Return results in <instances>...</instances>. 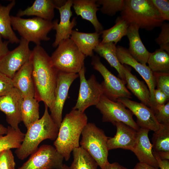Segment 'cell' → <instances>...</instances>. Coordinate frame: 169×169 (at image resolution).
<instances>
[{"label": "cell", "instance_id": "obj_1", "mask_svg": "<svg viewBox=\"0 0 169 169\" xmlns=\"http://www.w3.org/2000/svg\"><path fill=\"white\" fill-rule=\"evenodd\" d=\"M30 61L33 66L34 98L38 102H43L49 109L54 100L58 71L40 45H36L31 50Z\"/></svg>", "mask_w": 169, "mask_h": 169}, {"label": "cell", "instance_id": "obj_2", "mask_svg": "<svg viewBox=\"0 0 169 169\" xmlns=\"http://www.w3.org/2000/svg\"><path fill=\"white\" fill-rule=\"evenodd\" d=\"M87 122L84 112L73 109L62 120L54 145L66 161L69 159L71 152L79 146L80 136Z\"/></svg>", "mask_w": 169, "mask_h": 169}, {"label": "cell", "instance_id": "obj_3", "mask_svg": "<svg viewBox=\"0 0 169 169\" xmlns=\"http://www.w3.org/2000/svg\"><path fill=\"white\" fill-rule=\"evenodd\" d=\"M48 109L45 105L42 117L27 128L21 146L15 151L19 159L23 160L34 152L43 141L46 139L54 141L56 139L59 128L51 118Z\"/></svg>", "mask_w": 169, "mask_h": 169}, {"label": "cell", "instance_id": "obj_4", "mask_svg": "<svg viewBox=\"0 0 169 169\" xmlns=\"http://www.w3.org/2000/svg\"><path fill=\"white\" fill-rule=\"evenodd\" d=\"M121 17L129 25L148 31L160 27L164 21L150 0H125Z\"/></svg>", "mask_w": 169, "mask_h": 169}, {"label": "cell", "instance_id": "obj_5", "mask_svg": "<svg viewBox=\"0 0 169 169\" xmlns=\"http://www.w3.org/2000/svg\"><path fill=\"white\" fill-rule=\"evenodd\" d=\"M80 147L94 159L101 169H105L109 163L107 141L109 137L104 131L92 123H88L81 134Z\"/></svg>", "mask_w": 169, "mask_h": 169}, {"label": "cell", "instance_id": "obj_6", "mask_svg": "<svg viewBox=\"0 0 169 169\" xmlns=\"http://www.w3.org/2000/svg\"><path fill=\"white\" fill-rule=\"evenodd\" d=\"M85 57L69 38L59 43L50 57L58 71L78 74L84 66Z\"/></svg>", "mask_w": 169, "mask_h": 169}, {"label": "cell", "instance_id": "obj_7", "mask_svg": "<svg viewBox=\"0 0 169 169\" xmlns=\"http://www.w3.org/2000/svg\"><path fill=\"white\" fill-rule=\"evenodd\" d=\"M11 24L13 29L17 31L21 38L29 43L40 45L42 41H48L50 31L53 29L54 23L38 17L24 18L17 16H11Z\"/></svg>", "mask_w": 169, "mask_h": 169}, {"label": "cell", "instance_id": "obj_8", "mask_svg": "<svg viewBox=\"0 0 169 169\" xmlns=\"http://www.w3.org/2000/svg\"><path fill=\"white\" fill-rule=\"evenodd\" d=\"M91 64L104 79L100 84L104 95L114 101H116L120 98H132L131 93L125 87L124 82L112 74L101 62L98 56H93Z\"/></svg>", "mask_w": 169, "mask_h": 169}, {"label": "cell", "instance_id": "obj_9", "mask_svg": "<svg viewBox=\"0 0 169 169\" xmlns=\"http://www.w3.org/2000/svg\"><path fill=\"white\" fill-rule=\"evenodd\" d=\"M95 106L102 115L103 122H110L115 125L116 122H120L137 131L139 129L132 112L120 102L112 101L103 94Z\"/></svg>", "mask_w": 169, "mask_h": 169}, {"label": "cell", "instance_id": "obj_10", "mask_svg": "<svg viewBox=\"0 0 169 169\" xmlns=\"http://www.w3.org/2000/svg\"><path fill=\"white\" fill-rule=\"evenodd\" d=\"M85 68L83 67L79 72L80 87L78 98L72 109L84 112L85 110L98 103L103 92L100 84L97 82L95 75H91L87 80L85 76Z\"/></svg>", "mask_w": 169, "mask_h": 169}, {"label": "cell", "instance_id": "obj_11", "mask_svg": "<svg viewBox=\"0 0 169 169\" xmlns=\"http://www.w3.org/2000/svg\"><path fill=\"white\" fill-rule=\"evenodd\" d=\"M64 159L54 147L43 145L18 169H62Z\"/></svg>", "mask_w": 169, "mask_h": 169}, {"label": "cell", "instance_id": "obj_12", "mask_svg": "<svg viewBox=\"0 0 169 169\" xmlns=\"http://www.w3.org/2000/svg\"><path fill=\"white\" fill-rule=\"evenodd\" d=\"M31 52L29 42L21 38L19 45L0 59V73L12 79L21 67L29 61Z\"/></svg>", "mask_w": 169, "mask_h": 169}, {"label": "cell", "instance_id": "obj_13", "mask_svg": "<svg viewBox=\"0 0 169 169\" xmlns=\"http://www.w3.org/2000/svg\"><path fill=\"white\" fill-rule=\"evenodd\" d=\"M78 77V74L58 72L54 100L49 110L51 118L59 128L62 120L63 108L69 88Z\"/></svg>", "mask_w": 169, "mask_h": 169}, {"label": "cell", "instance_id": "obj_14", "mask_svg": "<svg viewBox=\"0 0 169 169\" xmlns=\"http://www.w3.org/2000/svg\"><path fill=\"white\" fill-rule=\"evenodd\" d=\"M117 58L122 64H127L133 67L142 77L149 88L150 95V108L153 109L156 104L154 96L156 86L153 73L146 65L143 64L136 60L129 53L126 49L121 46H116Z\"/></svg>", "mask_w": 169, "mask_h": 169}, {"label": "cell", "instance_id": "obj_15", "mask_svg": "<svg viewBox=\"0 0 169 169\" xmlns=\"http://www.w3.org/2000/svg\"><path fill=\"white\" fill-rule=\"evenodd\" d=\"M23 99L21 93L14 88L0 97V110L5 114L10 126L16 130L19 129L18 125L22 121L21 107Z\"/></svg>", "mask_w": 169, "mask_h": 169}, {"label": "cell", "instance_id": "obj_16", "mask_svg": "<svg viewBox=\"0 0 169 169\" xmlns=\"http://www.w3.org/2000/svg\"><path fill=\"white\" fill-rule=\"evenodd\" d=\"M116 101L121 103L136 116V123L140 128L155 131L161 127V125L156 120L152 110L145 105L125 98H119Z\"/></svg>", "mask_w": 169, "mask_h": 169}, {"label": "cell", "instance_id": "obj_17", "mask_svg": "<svg viewBox=\"0 0 169 169\" xmlns=\"http://www.w3.org/2000/svg\"><path fill=\"white\" fill-rule=\"evenodd\" d=\"M72 6L73 0H68L64 5L56 8L60 13V20L59 23L58 20L53 21V29L56 32L55 39L52 44L54 47H57L63 40L70 38L72 29L76 24V18L70 21L72 15L71 9Z\"/></svg>", "mask_w": 169, "mask_h": 169}, {"label": "cell", "instance_id": "obj_18", "mask_svg": "<svg viewBox=\"0 0 169 169\" xmlns=\"http://www.w3.org/2000/svg\"><path fill=\"white\" fill-rule=\"evenodd\" d=\"M115 125L116 132L113 137L107 141L108 150L121 148L132 151L136 142L137 131L122 122H117Z\"/></svg>", "mask_w": 169, "mask_h": 169}, {"label": "cell", "instance_id": "obj_19", "mask_svg": "<svg viewBox=\"0 0 169 169\" xmlns=\"http://www.w3.org/2000/svg\"><path fill=\"white\" fill-rule=\"evenodd\" d=\"M66 0H35L32 6L24 10H19L16 16H35L46 20L52 21L54 16V9L64 5Z\"/></svg>", "mask_w": 169, "mask_h": 169}, {"label": "cell", "instance_id": "obj_20", "mask_svg": "<svg viewBox=\"0 0 169 169\" xmlns=\"http://www.w3.org/2000/svg\"><path fill=\"white\" fill-rule=\"evenodd\" d=\"M150 130L140 128L135 143L131 151L133 152L140 162L159 168L156 160L153 154L152 145L148 136Z\"/></svg>", "mask_w": 169, "mask_h": 169}, {"label": "cell", "instance_id": "obj_21", "mask_svg": "<svg viewBox=\"0 0 169 169\" xmlns=\"http://www.w3.org/2000/svg\"><path fill=\"white\" fill-rule=\"evenodd\" d=\"M32 70V65L29 60L21 67L12 79L14 88L20 92L23 98L34 97Z\"/></svg>", "mask_w": 169, "mask_h": 169}, {"label": "cell", "instance_id": "obj_22", "mask_svg": "<svg viewBox=\"0 0 169 169\" xmlns=\"http://www.w3.org/2000/svg\"><path fill=\"white\" fill-rule=\"evenodd\" d=\"M139 29L136 24L129 25L126 35L129 41V48L127 49L136 60L143 64L146 65L151 53L147 50L141 40Z\"/></svg>", "mask_w": 169, "mask_h": 169}, {"label": "cell", "instance_id": "obj_23", "mask_svg": "<svg viewBox=\"0 0 169 169\" xmlns=\"http://www.w3.org/2000/svg\"><path fill=\"white\" fill-rule=\"evenodd\" d=\"M96 0H73V6L77 16L90 22L93 26L95 32L100 33L103 27L99 21L96 13L99 5Z\"/></svg>", "mask_w": 169, "mask_h": 169}, {"label": "cell", "instance_id": "obj_24", "mask_svg": "<svg viewBox=\"0 0 169 169\" xmlns=\"http://www.w3.org/2000/svg\"><path fill=\"white\" fill-rule=\"evenodd\" d=\"M100 33H85L73 30L70 38L85 56L93 57V51L99 44Z\"/></svg>", "mask_w": 169, "mask_h": 169}, {"label": "cell", "instance_id": "obj_25", "mask_svg": "<svg viewBox=\"0 0 169 169\" xmlns=\"http://www.w3.org/2000/svg\"><path fill=\"white\" fill-rule=\"evenodd\" d=\"M123 65L127 88L141 103L150 107V95L148 87L131 73L129 68Z\"/></svg>", "mask_w": 169, "mask_h": 169}, {"label": "cell", "instance_id": "obj_26", "mask_svg": "<svg viewBox=\"0 0 169 169\" xmlns=\"http://www.w3.org/2000/svg\"><path fill=\"white\" fill-rule=\"evenodd\" d=\"M116 44L113 43H102L100 42L94 51L105 59L110 65L116 70L120 79L126 84L123 65L120 63L117 58Z\"/></svg>", "mask_w": 169, "mask_h": 169}, {"label": "cell", "instance_id": "obj_27", "mask_svg": "<svg viewBox=\"0 0 169 169\" xmlns=\"http://www.w3.org/2000/svg\"><path fill=\"white\" fill-rule=\"evenodd\" d=\"M15 4V1L13 0L6 6L0 4V34L2 38L12 44L19 43L20 41L12 28L10 15Z\"/></svg>", "mask_w": 169, "mask_h": 169}, {"label": "cell", "instance_id": "obj_28", "mask_svg": "<svg viewBox=\"0 0 169 169\" xmlns=\"http://www.w3.org/2000/svg\"><path fill=\"white\" fill-rule=\"evenodd\" d=\"M152 142L153 152L161 159L169 160V125L154 131Z\"/></svg>", "mask_w": 169, "mask_h": 169}, {"label": "cell", "instance_id": "obj_29", "mask_svg": "<svg viewBox=\"0 0 169 169\" xmlns=\"http://www.w3.org/2000/svg\"><path fill=\"white\" fill-rule=\"evenodd\" d=\"M39 102L34 97L23 99L21 107V115L26 128L39 119Z\"/></svg>", "mask_w": 169, "mask_h": 169}, {"label": "cell", "instance_id": "obj_30", "mask_svg": "<svg viewBox=\"0 0 169 169\" xmlns=\"http://www.w3.org/2000/svg\"><path fill=\"white\" fill-rule=\"evenodd\" d=\"M129 25L121 17H118L115 24L110 28L100 32L102 43H113L116 44L127 33Z\"/></svg>", "mask_w": 169, "mask_h": 169}, {"label": "cell", "instance_id": "obj_31", "mask_svg": "<svg viewBox=\"0 0 169 169\" xmlns=\"http://www.w3.org/2000/svg\"><path fill=\"white\" fill-rule=\"evenodd\" d=\"M147 63L153 72L169 73V54L159 49L151 53Z\"/></svg>", "mask_w": 169, "mask_h": 169}, {"label": "cell", "instance_id": "obj_32", "mask_svg": "<svg viewBox=\"0 0 169 169\" xmlns=\"http://www.w3.org/2000/svg\"><path fill=\"white\" fill-rule=\"evenodd\" d=\"M73 154V160L69 169H97L96 162L80 146L74 149Z\"/></svg>", "mask_w": 169, "mask_h": 169}, {"label": "cell", "instance_id": "obj_33", "mask_svg": "<svg viewBox=\"0 0 169 169\" xmlns=\"http://www.w3.org/2000/svg\"><path fill=\"white\" fill-rule=\"evenodd\" d=\"M7 128V134L4 136L0 135V152L8 149L18 148L24 137L25 134L20 129L15 130L10 126Z\"/></svg>", "mask_w": 169, "mask_h": 169}, {"label": "cell", "instance_id": "obj_34", "mask_svg": "<svg viewBox=\"0 0 169 169\" xmlns=\"http://www.w3.org/2000/svg\"><path fill=\"white\" fill-rule=\"evenodd\" d=\"M97 3L101 5L100 10L104 14L113 15L123 10L125 0H98Z\"/></svg>", "mask_w": 169, "mask_h": 169}, {"label": "cell", "instance_id": "obj_35", "mask_svg": "<svg viewBox=\"0 0 169 169\" xmlns=\"http://www.w3.org/2000/svg\"><path fill=\"white\" fill-rule=\"evenodd\" d=\"M157 122L161 125H169V102L163 105L156 104L152 110Z\"/></svg>", "mask_w": 169, "mask_h": 169}, {"label": "cell", "instance_id": "obj_36", "mask_svg": "<svg viewBox=\"0 0 169 169\" xmlns=\"http://www.w3.org/2000/svg\"><path fill=\"white\" fill-rule=\"evenodd\" d=\"M153 73L157 89L163 92L169 98V73Z\"/></svg>", "mask_w": 169, "mask_h": 169}, {"label": "cell", "instance_id": "obj_37", "mask_svg": "<svg viewBox=\"0 0 169 169\" xmlns=\"http://www.w3.org/2000/svg\"><path fill=\"white\" fill-rule=\"evenodd\" d=\"M160 27L161 32L155 41L159 45L160 49L169 54V24L163 23Z\"/></svg>", "mask_w": 169, "mask_h": 169}, {"label": "cell", "instance_id": "obj_38", "mask_svg": "<svg viewBox=\"0 0 169 169\" xmlns=\"http://www.w3.org/2000/svg\"><path fill=\"white\" fill-rule=\"evenodd\" d=\"M14 157L11 149L0 152V169H15Z\"/></svg>", "mask_w": 169, "mask_h": 169}, {"label": "cell", "instance_id": "obj_39", "mask_svg": "<svg viewBox=\"0 0 169 169\" xmlns=\"http://www.w3.org/2000/svg\"><path fill=\"white\" fill-rule=\"evenodd\" d=\"M159 13L163 20H169V1L150 0Z\"/></svg>", "mask_w": 169, "mask_h": 169}, {"label": "cell", "instance_id": "obj_40", "mask_svg": "<svg viewBox=\"0 0 169 169\" xmlns=\"http://www.w3.org/2000/svg\"><path fill=\"white\" fill-rule=\"evenodd\" d=\"M13 88L12 79L0 73V97L7 94Z\"/></svg>", "mask_w": 169, "mask_h": 169}, {"label": "cell", "instance_id": "obj_41", "mask_svg": "<svg viewBox=\"0 0 169 169\" xmlns=\"http://www.w3.org/2000/svg\"><path fill=\"white\" fill-rule=\"evenodd\" d=\"M154 96L156 104L160 105L165 104L169 99L163 92L158 89L155 90Z\"/></svg>", "mask_w": 169, "mask_h": 169}, {"label": "cell", "instance_id": "obj_42", "mask_svg": "<svg viewBox=\"0 0 169 169\" xmlns=\"http://www.w3.org/2000/svg\"><path fill=\"white\" fill-rule=\"evenodd\" d=\"M9 43L7 40L3 41L0 34V59L9 51L8 47Z\"/></svg>", "mask_w": 169, "mask_h": 169}, {"label": "cell", "instance_id": "obj_43", "mask_svg": "<svg viewBox=\"0 0 169 169\" xmlns=\"http://www.w3.org/2000/svg\"><path fill=\"white\" fill-rule=\"evenodd\" d=\"M153 154L156 160L159 168L160 169H169V160L161 159L153 152Z\"/></svg>", "mask_w": 169, "mask_h": 169}, {"label": "cell", "instance_id": "obj_44", "mask_svg": "<svg viewBox=\"0 0 169 169\" xmlns=\"http://www.w3.org/2000/svg\"><path fill=\"white\" fill-rule=\"evenodd\" d=\"M133 169H159V168L155 167L144 163H137Z\"/></svg>", "mask_w": 169, "mask_h": 169}, {"label": "cell", "instance_id": "obj_45", "mask_svg": "<svg viewBox=\"0 0 169 169\" xmlns=\"http://www.w3.org/2000/svg\"><path fill=\"white\" fill-rule=\"evenodd\" d=\"M105 169H128L116 162L111 163H109L106 166Z\"/></svg>", "mask_w": 169, "mask_h": 169}, {"label": "cell", "instance_id": "obj_46", "mask_svg": "<svg viewBox=\"0 0 169 169\" xmlns=\"http://www.w3.org/2000/svg\"><path fill=\"white\" fill-rule=\"evenodd\" d=\"M8 132V128L0 124V135H5L7 134Z\"/></svg>", "mask_w": 169, "mask_h": 169}, {"label": "cell", "instance_id": "obj_47", "mask_svg": "<svg viewBox=\"0 0 169 169\" xmlns=\"http://www.w3.org/2000/svg\"><path fill=\"white\" fill-rule=\"evenodd\" d=\"M62 169H69V168L68 166L64 164Z\"/></svg>", "mask_w": 169, "mask_h": 169}]
</instances>
